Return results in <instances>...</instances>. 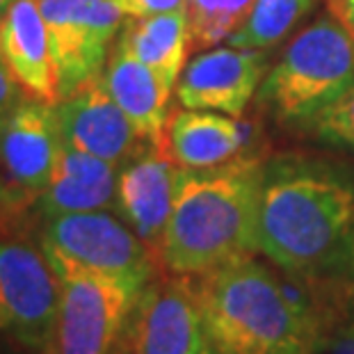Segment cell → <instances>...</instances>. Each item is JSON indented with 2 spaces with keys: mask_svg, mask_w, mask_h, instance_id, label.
I'll return each mask as SVG.
<instances>
[{
  "mask_svg": "<svg viewBox=\"0 0 354 354\" xmlns=\"http://www.w3.org/2000/svg\"><path fill=\"white\" fill-rule=\"evenodd\" d=\"M254 3L256 0H187L190 48L201 53L229 39L250 17Z\"/></svg>",
  "mask_w": 354,
  "mask_h": 354,
  "instance_id": "obj_20",
  "label": "cell"
},
{
  "mask_svg": "<svg viewBox=\"0 0 354 354\" xmlns=\"http://www.w3.org/2000/svg\"><path fill=\"white\" fill-rule=\"evenodd\" d=\"M192 279L203 338L224 354H259L302 338L325 341L306 277H281L247 256Z\"/></svg>",
  "mask_w": 354,
  "mask_h": 354,
  "instance_id": "obj_3",
  "label": "cell"
},
{
  "mask_svg": "<svg viewBox=\"0 0 354 354\" xmlns=\"http://www.w3.org/2000/svg\"><path fill=\"white\" fill-rule=\"evenodd\" d=\"M354 236V174L318 160L266 165L259 250L297 277L336 272Z\"/></svg>",
  "mask_w": 354,
  "mask_h": 354,
  "instance_id": "obj_1",
  "label": "cell"
},
{
  "mask_svg": "<svg viewBox=\"0 0 354 354\" xmlns=\"http://www.w3.org/2000/svg\"><path fill=\"white\" fill-rule=\"evenodd\" d=\"M318 0H256L250 17L229 37V46L270 50L281 44Z\"/></svg>",
  "mask_w": 354,
  "mask_h": 354,
  "instance_id": "obj_19",
  "label": "cell"
},
{
  "mask_svg": "<svg viewBox=\"0 0 354 354\" xmlns=\"http://www.w3.org/2000/svg\"><path fill=\"white\" fill-rule=\"evenodd\" d=\"M322 348L320 341H311V338H302V341H290L283 345H277V348H270L266 352L259 354H315Z\"/></svg>",
  "mask_w": 354,
  "mask_h": 354,
  "instance_id": "obj_25",
  "label": "cell"
},
{
  "mask_svg": "<svg viewBox=\"0 0 354 354\" xmlns=\"http://www.w3.org/2000/svg\"><path fill=\"white\" fill-rule=\"evenodd\" d=\"M126 19H145L156 14L185 10L187 0H115Z\"/></svg>",
  "mask_w": 354,
  "mask_h": 354,
  "instance_id": "obj_22",
  "label": "cell"
},
{
  "mask_svg": "<svg viewBox=\"0 0 354 354\" xmlns=\"http://www.w3.org/2000/svg\"><path fill=\"white\" fill-rule=\"evenodd\" d=\"M322 348L327 354H354V320L341 322L322 341Z\"/></svg>",
  "mask_w": 354,
  "mask_h": 354,
  "instance_id": "obj_24",
  "label": "cell"
},
{
  "mask_svg": "<svg viewBox=\"0 0 354 354\" xmlns=\"http://www.w3.org/2000/svg\"><path fill=\"white\" fill-rule=\"evenodd\" d=\"M247 128L210 110H178L169 117L165 151L183 169H210L243 156Z\"/></svg>",
  "mask_w": 354,
  "mask_h": 354,
  "instance_id": "obj_17",
  "label": "cell"
},
{
  "mask_svg": "<svg viewBox=\"0 0 354 354\" xmlns=\"http://www.w3.org/2000/svg\"><path fill=\"white\" fill-rule=\"evenodd\" d=\"M12 3H14V0H0V19L7 14V10L12 7Z\"/></svg>",
  "mask_w": 354,
  "mask_h": 354,
  "instance_id": "obj_30",
  "label": "cell"
},
{
  "mask_svg": "<svg viewBox=\"0 0 354 354\" xmlns=\"http://www.w3.org/2000/svg\"><path fill=\"white\" fill-rule=\"evenodd\" d=\"M59 80V101L103 76L124 14L115 0H39Z\"/></svg>",
  "mask_w": 354,
  "mask_h": 354,
  "instance_id": "obj_8",
  "label": "cell"
},
{
  "mask_svg": "<svg viewBox=\"0 0 354 354\" xmlns=\"http://www.w3.org/2000/svg\"><path fill=\"white\" fill-rule=\"evenodd\" d=\"M41 252L94 274L117 279L142 290L160 272L153 252L117 217L103 210L50 217Z\"/></svg>",
  "mask_w": 354,
  "mask_h": 354,
  "instance_id": "obj_6",
  "label": "cell"
},
{
  "mask_svg": "<svg viewBox=\"0 0 354 354\" xmlns=\"http://www.w3.org/2000/svg\"><path fill=\"white\" fill-rule=\"evenodd\" d=\"M10 197H12L10 190H7V187H3V183H0V203H7V201H10Z\"/></svg>",
  "mask_w": 354,
  "mask_h": 354,
  "instance_id": "obj_31",
  "label": "cell"
},
{
  "mask_svg": "<svg viewBox=\"0 0 354 354\" xmlns=\"http://www.w3.org/2000/svg\"><path fill=\"white\" fill-rule=\"evenodd\" d=\"M59 279L46 254L0 240V334L35 354H50L57 338Z\"/></svg>",
  "mask_w": 354,
  "mask_h": 354,
  "instance_id": "obj_7",
  "label": "cell"
},
{
  "mask_svg": "<svg viewBox=\"0 0 354 354\" xmlns=\"http://www.w3.org/2000/svg\"><path fill=\"white\" fill-rule=\"evenodd\" d=\"M55 112L64 145L99 156L115 167L142 153L140 133L108 94L103 76L59 101Z\"/></svg>",
  "mask_w": 354,
  "mask_h": 354,
  "instance_id": "obj_11",
  "label": "cell"
},
{
  "mask_svg": "<svg viewBox=\"0 0 354 354\" xmlns=\"http://www.w3.org/2000/svg\"><path fill=\"white\" fill-rule=\"evenodd\" d=\"M199 354H224V352H222V350H217L213 343H208L206 338H203V345H201Z\"/></svg>",
  "mask_w": 354,
  "mask_h": 354,
  "instance_id": "obj_29",
  "label": "cell"
},
{
  "mask_svg": "<svg viewBox=\"0 0 354 354\" xmlns=\"http://www.w3.org/2000/svg\"><path fill=\"white\" fill-rule=\"evenodd\" d=\"M103 85L131 119L140 138L165 151L171 89L165 87L156 73L133 57L119 41H115L103 69Z\"/></svg>",
  "mask_w": 354,
  "mask_h": 354,
  "instance_id": "obj_15",
  "label": "cell"
},
{
  "mask_svg": "<svg viewBox=\"0 0 354 354\" xmlns=\"http://www.w3.org/2000/svg\"><path fill=\"white\" fill-rule=\"evenodd\" d=\"M266 50L208 48L185 64L176 82L178 103L187 110H210L240 119L266 73Z\"/></svg>",
  "mask_w": 354,
  "mask_h": 354,
  "instance_id": "obj_10",
  "label": "cell"
},
{
  "mask_svg": "<svg viewBox=\"0 0 354 354\" xmlns=\"http://www.w3.org/2000/svg\"><path fill=\"white\" fill-rule=\"evenodd\" d=\"M59 279L57 354H112L140 290L46 256Z\"/></svg>",
  "mask_w": 354,
  "mask_h": 354,
  "instance_id": "obj_5",
  "label": "cell"
},
{
  "mask_svg": "<svg viewBox=\"0 0 354 354\" xmlns=\"http://www.w3.org/2000/svg\"><path fill=\"white\" fill-rule=\"evenodd\" d=\"M117 167L69 145L59 147L46 190L39 194V208L48 217L89 213L117 206Z\"/></svg>",
  "mask_w": 354,
  "mask_h": 354,
  "instance_id": "obj_16",
  "label": "cell"
},
{
  "mask_svg": "<svg viewBox=\"0 0 354 354\" xmlns=\"http://www.w3.org/2000/svg\"><path fill=\"white\" fill-rule=\"evenodd\" d=\"M331 274L341 277L343 281L350 286V290H352V295H354V236H352L350 245H348V252H345V256H343V263L338 266L336 272H331Z\"/></svg>",
  "mask_w": 354,
  "mask_h": 354,
  "instance_id": "obj_26",
  "label": "cell"
},
{
  "mask_svg": "<svg viewBox=\"0 0 354 354\" xmlns=\"http://www.w3.org/2000/svg\"><path fill=\"white\" fill-rule=\"evenodd\" d=\"M62 147L55 105L37 99L19 101L0 131V160L12 183L26 194L46 190L55 158Z\"/></svg>",
  "mask_w": 354,
  "mask_h": 354,
  "instance_id": "obj_13",
  "label": "cell"
},
{
  "mask_svg": "<svg viewBox=\"0 0 354 354\" xmlns=\"http://www.w3.org/2000/svg\"><path fill=\"white\" fill-rule=\"evenodd\" d=\"M304 124L325 142L354 151V85Z\"/></svg>",
  "mask_w": 354,
  "mask_h": 354,
  "instance_id": "obj_21",
  "label": "cell"
},
{
  "mask_svg": "<svg viewBox=\"0 0 354 354\" xmlns=\"http://www.w3.org/2000/svg\"><path fill=\"white\" fill-rule=\"evenodd\" d=\"M354 85V32L325 14L292 37L263 82L266 99L286 122H308Z\"/></svg>",
  "mask_w": 354,
  "mask_h": 354,
  "instance_id": "obj_4",
  "label": "cell"
},
{
  "mask_svg": "<svg viewBox=\"0 0 354 354\" xmlns=\"http://www.w3.org/2000/svg\"><path fill=\"white\" fill-rule=\"evenodd\" d=\"M19 82L14 80L10 69L5 66V62L0 59V131L7 124V119L14 112V108L19 105Z\"/></svg>",
  "mask_w": 354,
  "mask_h": 354,
  "instance_id": "obj_23",
  "label": "cell"
},
{
  "mask_svg": "<svg viewBox=\"0 0 354 354\" xmlns=\"http://www.w3.org/2000/svg\"><path fill=\"white\" fill-rule=\"evenodd\" d=\"M266 162L240 156L220 167L183 169L160 245V272L199 277L256 256Z\"/></svg>",
  "mask_w": 354,
  "mask_h": 354,
  "instance_id": "obj_2",
  "label": "cell"
},
{
  "mask_svg": "<svg viewBox=\"0 0 354 354\" xmlns=\"http://www.w3.org/2000/svg\"><path fill=\"white\" fill-rule=\"evenodd\" d=\"M117 41L149 66L165 87L176 89V82L187 64V55L192 53L185 10L145 19H126Z\"/></svg>",
  "mask_w": 354,
  "mask_h": 354,
  "instance_id": "obj_18",
  "label": "cell"
},
{
  "mask_svg": "<svg viewBox=\"0 0 354 354\" xmlns=\"http://www.w3.org/2000/svg\"><path fill=\"white\" fill-rule=\"evenodd\" d=\"M334 12L354 32V0H334Z\"/></svg>",
  "mask_w": 354,
  "mask_h": 354,
  "instance_id": "obj_27",
  "label": "cell"
},
{
  "mask_svg": "<svg viewBox=\"0 0 354 354\" xmlns=\"http://www.w3.org/2000/svg\"><path fill=\"white\" fill-rule=\"evenodd\" d=\"M122 336L133 354H199L203 318L194 279L158 272L140 290Z\"/></svg>",
  "mask_w": 354,
  "mask_h": 354,
  "instance_id": "obj_9",
  "label": "cell"
},
{
  "mask_svg": "<svg viewBox=\"0 0 354 354\" xmlns=\"http://www.w3.org/2000/svg\"><path fill=\"white\" fill-rule=\"evenodd\" d=\"M0 59H3V57H0Z\"/></svg>",
  "mask_w": 354,
  "mask_h": 354,
  "instance_id": "obj_32",
  "label": "cell"
},
{
  "mask_svg": "<svg viewBox=\"0 0 354 354\" xmlns=\"http://www.w3.org/2000/svg\"><path fill=\"white\" fill-rule=\"evenodd\" d=\"M178 178L180 167L153 145L119 174V213L126 217L131 229L153 252L156 259L160 256L165 229L174 210Z\"/></svg>",
  "mask_w": 354,
  "mask_h": 354,
  "instance_id": "obj_12",
  "label": "cell"
},
{
  "mask_svg": "<svg viewBox=\"0 0 354 354\" xmlns=\"http://www.w3.org/2000/svg\"><path fill=\"white\" fill-rule=\"evenodd\" d=\"M0 57L26 96L59 103V80L39 0H14L0 19Z\"/></svg>",
  "mask_w": 354,
  "mask_h": 354,
  "instance_id": "obj_14",
  "label": "cell"
},
{
  "mask_svg": "<svg viewBox=\"0 0 354 354\" xmlns=\"http://www.w3.org/2000/svg\"><path fill=\"white\" fill-rule=\"evenodd\" d=\"M112 354H133L131 345L126 343V338H124V336H119V341H117V345H115V350H112Z\"/></svg>",
  "mask_w": 354,
  "mask_h": 354,
  "instance_id": "obj_28",
  "label": "cell"
}]
</instances>
